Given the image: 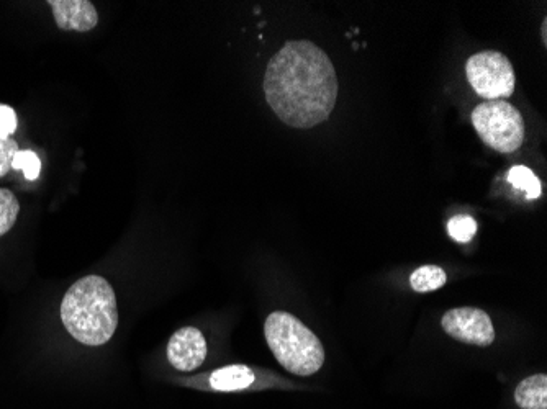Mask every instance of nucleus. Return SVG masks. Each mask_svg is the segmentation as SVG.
Returning a JSON list of instances; mask_svg holds the SVG:
<instances>
[{
	"instance_id": "nucleus-4",
	"label": "nucleus",
	"mask_w": 547,
	"mask_h": 409,
	"mask_svg": "<svg viewBox=\"0 0 547 409\" xmlns=\"http://www.w3.org/2000/svg\"><path fill=\"white\" fill-rule=\"evenodd\" d=\"M471 120L480 140L498 153H515L525 141V120L507 100H485L472 110Z\"/></svg>"
},
{
	"instance_id": "nucleus-5",
	"label": "nucleus",
	"mask_w": 547,
	"mask_h": 409,
	"mask_svg": "<svg viewBox=\"0 0 547 409\" xmlns=\"http://www.w3.org/2000/svg\"><path fill=\"white\" fill-rule=\"evenodd\" d=\"M467 81L485 100H505L515 92V69L498 51H482L467 59Z\"/></svg>"
},
{
	"instance_id": "nucleus-6",
	"label": "nucleus",
	"mask_w": 547,
	"mask_h": 409,
	"mask_svg": "<svg viewBox=\"0 0 547 409\" xmlns=\"http://www.w3.org/2000/svg\"><path fill=\"white\" fill-rule=\"evenodd\" d=\"M446 334L456 341L469 346L489 347L495 341V329L492 320L484 310L479 308H454L449 310L441 320Z\"/></svg>"
},
{
	"instance_id": "nucleus-9",
	"label": "nucleus",
	"mask_w": 547,
	"mask_h": 409,
	"mask_svg": "<svg viewBox=\"0 0 547 409\" xmlns=\"http://www.w3.org/2000/svg\"><path fill=\"white\" fill-rule=\"evenodd\" d=\"M254 383L253 370L246 365H228L213 372L210 387L217 392H236L245 390Z\"/></svg>"
},
{
	"instance_id": "nucleus-8",
	"label": "nucleus",
	"mask_w": 547,
	"mask_h": 409,
	"mask_svg": "<svg viewBox=\"0 0 547 409\" xmlns=\"http://www.w3.org/2000/svg\"><path fill=\"white\" fill-rule=\"evenodd\" d=\"M59 30L91 32L99 23V14L89 0H50L48 2Z\"/></svg>"
},
{
	"instance_id": "nucleus-10",
	"label": "nucleus",
	"mask_w": 547,
	"mask_h": 409,
	"mask_svg": "<svg viewBox=\"0 0 547 409\" xmlns=\"http://www.w3.org/2000/svg\"><path fill=\"white\" fill-rule=\"evenodd\" d=\"M515 401L521 409H547L546 375H533L523 380L516 388Z\"/></svg>"
},
{
	"instance_id": "nucleus-11",
	"label": "nucleus",
	"mask_w": 547,
	"mask_h": 409,
	"mask_svg": "<svg viewBox=\"0 0 547 409\" xmlns=\"http://www.w3.org/2000/svg\"><path fill=\"white\" fill-rule=\"evenodd\" d=\"M448 282V275L441 267L423 266L413 272L410 284L416 293H430L444 287Z\"/></svg>"
},
{
	"instance_id": "nucleus-16",
	"label": "nucleus",
	"mask_w": 547,
	"mask_h": 409,
	"mask_svg": "<svg viewBox=\"0 0 547 409\" xmlns=\"http://www.w3.org/2000/svg\"><path fill=\"white\" fill-rule=\"evenodd\" d=\"M17 113L9 105H0V141L9 140L10 135L17 131Z\"/></svg>"
},
{
	"instance_id": "nucleus-12",
	"label": "nucleus",
	"mask_w": 547,
	"mask_h": 409,
	"mask_svg": "<svg viewBox=\"0 0 547 409\" xmlns=\"http://www.w3.org/2000/svg\"><path fill=\"white\" fill-rule=\"evenodd\" d=\"M508 182L516 189L526 192V197L529 200H536L543 194L541 180L538 179V176H534V172L529 167H511V171L508 172Z\"/></svg>"
},
{
	"instance_id": "nucleus-2",
	"label": "nucleus",
	"mask_w": 547,
	"mask_h": 409,
	"mask_svg": "<svg viewBox=\"0 0 547 409\" xmlns=\"http://www.w3.org/2000/svg\"><path fill=\"white\" fill-rule=\"evenodd\" d=\"M64 328L86 346H104L118 326L114 288L99 275L77 280L61 303Z\"/></svg>"
},
{
	"instance_id": "nucleus-14",
	"label": "nucleus",
	"mask_w": 547,
	"mask_h": 409,
	"mask_svg": "<svg viewBox=\"0 0 547 409\" xmlns=\"http://www.w3.org/2000/svg\"><path fill=\"white\" fill-rule=\"evenodd\" d=\"M448 233L456 243H469L477 233V221L469 215H456L448 221Z\"/></svg>"
},
{
	"instance_id": "nucleus-17",
	"label": "nucleus",
	"mask_w": 547,
	"mask_h": 409,
	"mask_svg": "<svg viewBox=\"0 0 547 409\" xmlns=\"http://www.w3.org/2000/svg\"><path fill=\"white\" fill-rule=\"evenodd\" d=\"M17 153H19L17 141L12 138L0 141V177L7 176L12 171V162H14V156Z\"/></svg>"
},
{
	"instance_id": "nucleus-1",
	"label": "nucleus",
	"mask_w": 547,
	"mask_h": 409,
	"mask_svg": "<svg viewBox=\"0 0 547 409\" xmlns=\"http://www.w3.org/2000/svg\"><path fill=\"white\" fill-rule=\"evenodd\" d=\"M267 104L285 125L315 128L335 110L340 84L328 54L310 41H289L264 74Z\"/></svg>"
},
{
	"instance_id": "nucleus-13",
	"label": "nucleus",
	"mask_w": 547,
	"mask_h": 409,
	"mask_svg": "<svg viewBox=\"0 0 547 409\" xmlns=\"http://www.w3.org/2000/svg\"><path fill=\"white\" fill-rule=\"evenodd\" d=\"M19 200L9 189H0V236L9 233L14 228L19 216Z\"/></svg>"
},
{
	"instance_id": "nucleus-3",
	"label": "nucleus",
	"mask_w": 547,
	"mask_h": 409,
	"mask_svg": "<svg viewBox=\"0 0 547 409\" xmlns=\"http://www.w3.org/2000/svg\"><path fill=\"white\" fill-rule=\"evenodd\" d=\"M264 334L277 362L290 374L310 377L325 362V349L317 334L287 311L267 316Z\"/></svg>"
},
{
	"instance_id": "nucleus-15",
	"label": "nucleus",
	"mask_w": 547,
	"mask_h": 409,
	"mask_svg": "<svg viewBox=\"0 0 547 409\" xmlns=\"http://www.w3.org/2000/svg\"><path fill=\"white\" fill-rule=\"evenodd\" d=\"M12 169L15 171H23L28 180H37L41 172V162L37 153L33 151H20L15 154Z\"/></svg>"
},
{
	"instance_id": "nucleus-7",
	"label": "nucleus",
	"mask_w": 547,
	"mask_h": 409,
	"mask_svg": "<svg viewBox=\"0 0 547 409\" xmlns=\"http://www.w3.org/2000/svg\"><path fill=\"white\" fill-rule=\"evenodd\" d=\"M207 341L197 328H182L168 344V359L179 372H192L204 364Z\"/></svg>"
},
{
	"instance_id": "nucleus-18",
	"label": "nucleus",
	"mask_w": 547,
	"mask_h": 409,
	"mask_svg": "<svg viewBox=\"0 0 547 409\" xmlns=\"http://www.w3.org/2000/svg\"><path fill=\"white\" fill-rule=\"evenodd\" d=\"M546 25H547V22H546V20H544V22H543V33H541V35H543L544 43H546Z\"/></svg>"
}]
</instances>
